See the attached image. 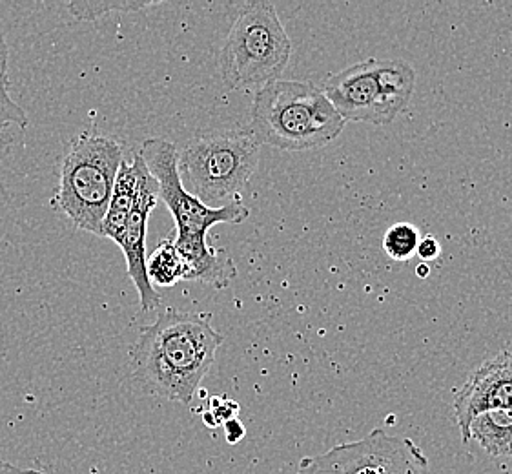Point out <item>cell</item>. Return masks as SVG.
I'll return each instance as SVG.
<instances>
[{"label":"cell","mask_w":512,"mask_h":474,"mask_svg":"<svg viewBox=\"0 0 512 474\" xmlns=\"http://www.w3.org/2000/svg\"><path fill=\"white\" fill-rule=\"evenodd\" d=\"M420 239V230L414 225L396 223L385 232L383 250L392 261H409L416 254Z\"/></svg>","instance_id":"16"},{"label":"cell","mask_w":512,"mask_h":474,"mask_svg":"<svg viewBox=\"0 0 512 474\" xmlns=\"http://www.w3.org/2000/svg\"><path fill=\"white\" fill-rule=\"evenodd\" d=\"M159 2H86V0H75L68 2V10L72 11L77 21H97L110 11H143L148 8H155Z\"/></svg>","instance_id":"17"},{"label":"cell","mask_w":512,"mask_h":474,"mask_svg":"<svg viewBox=\"0 0 512 474\" xmlns=\"http://www.w3.org/2000/svg\"><path fill=\"white\" fill-rule=\"evenodd\" d=\"M292 55V41L268 0L246 2L219 52V72L228 90L259 92L276 83Z\"/></svg>","instance_id":"4"},{"label":"cell","mask_w":512,"mask_h":474,"mask_svg":"<svg viewBox=\"0 0 512 474\" xmlns=\"http://www.w3.org/2000/svg\"><path fill=\"white\" fill-rule=\"evenodd\" d=\"M175 250L185 259V281H199L225 290L237 278L234 259L226 248L210 247L206 237H174Z\"/></svg>","instance_id":"11"},{"label":"cell","mask_w":512,"mask_h":474,"mask_svg":"<svg viewBox=\"0 0 512 474\" xmlns=\"http://www.w3.org/2000/svg\"><path fill=\"white\" fill-rule=\"evenodd\" d=\"M223 341L210 312L166 307L139 330L130 354L135 378L157 396L190 405Z\"/></svg>","instance_id":"1"},{"label":"cell","mask_w":512,"mask_h":474,"mask_svg":"<svg viewBox=\"0 0 512 474\" xmlns=\"http://www.w3.org/2000/svg\"><path fill=\"white\" fill-rule=\"evenodd\" d=\"M297 474H436L420 445L407 436L374 429L356 442L307 456Z\"/></svg>","instance_id":"7"},{"label":"cell","mask_w":512,"mask_h":474,"mask_svg":"<svg viewBox=\"0 0 512 474\" xmlns=\"http://www.w3.org/2000/svg\"><path fill=\"white\" fill-rule=\"evenodd\" d=\"M201 418H203V423H205L206 427L208 429H217L221 423H219V420L216 418V414L212 413V411H203V414H201Z\"/></svg>","instance_id":"22"},{"label":"cell","mask_w":512,"mask_h":474,"mask_svg":"<svg viewBox=\"0 0 512 474\" xmlns=\"http://www.w3.org/2000/svg\"><path fill=\"white\" fill-rule=\"evenodd\" d=\"M416 274L420 276V278H427L429 274H431V268L427 263H421L420 267L416 268Z\"/></svg>","instance_id":"25"},{"label":"cell","mask_w":512,"mask_h":474,"mask_svg":"<svg viewBox=\"0 0 512 474\" xmlns=\"http://www.w3.org/2000/svg\"><path fill=\"white\" fill-rule=\"evenodd\" d=\"M157 183L150 176L148 168H144L143 176L139 181V190L135 197L134 207L126 217L123 236L119 247L123 250L128 276L134 281L135 289L141 299V310L152 312L161 307V296L155 292L146 274V232H148V217L157 207Z\"/></svg>","instance_id":"10"},{"label":"cell","mask_w":512,"mask_h":474,"mask_svg":"<svg viewBox=\"0 0 512 474\" xmlns=\"http://www.w3.org/2000/svg\"><path fill=\"white\" fill-rule=\"evenodd\" d=\"M239 413H241L239 403L234 402V400H228V398H225L223 403H221V407H219L217 411H214V414H216V418L219 420L221 425H223V423L230 422V420H236V418H239Z\"/></svg>","instance_id":"19"},{"label":"cell","mask_w":512,"mask_h":474,"mask_svg":"<svg viewBox=\"0 0 512 474\" xmlns=\"http://www.w3.org/2000/svg\"><path fill=\"white\" fill-rule=\"evenodd\" d=\"M223 400H225V396H217V394H214V396H210L208 398V411H217L219 407H221V403H223Z\"/></svg>","instance_id":"23"},{"label":"cell","mask_w":512,"mask_h":474,"mask_svg":"<svg viewBox=\"0 0 512 474\" xmlns=\"http://www.w3.org/2000/svg\"><path fill=\"white\" fill-rule=\"evenodd\" d=\"M476 442L494 458L512 456V411L480 413L469 425V444Z\"/></svg>","instance_id":"13"},{"label":"cell","mask_w":512,"mask_h":474,"mask_svg":"<svg viewBox=\"0 0 512 474\" xmlns=\"http://www.w3.org/2000/svg\"><path fill=\"white\" fill-rule=\"evenodd\" d=\"M512 411V352H498L472 372L454 392L452 413L458 423L461 442L469 445V425L485 411Z\"/></svg>","instance_id":"9"},{"label":"cell","mask_w":512,"mask_h":474,"mask_svg":"<svg viewBox=\"0 0 512 474\" xmlns=\"http://www.w3.org/2000/svg\"><path fill=\"white\" fill-rule=\"evenodd\" d=\"M144 168L146 165H144L143 157L139 155V152H135L132 159L124 157L123 165L119 168V174H117L115 185H113L110 207H108L103 221V237L112 239L115 245L121 243L124 223H126V217L130 214V210L134 207Z\"/></svg>","instance_id":"12"},{"label":"cell","mask_w":512,"mask_h":474,"mask_svg":"<svg viewBox=\"0 0 512 474\" xmlns=\"http://www.w3.org/2000/svg\"><path fill=\"white\" fill-rule=\"evenodd\" d=\"M139 155L157 183V197L175 219V237H206L221 223H243L250 216L243 199L237 197L225 207L212 208L188 194L177 168V148L163 139L144 141Z\"/></svg>","instance_id":"8"},{"label":"cell","mask_w":512,"mask_h":474,"mask_svg":"<svg viewBox=\"0 0 512 474\" xmlns=\"http://www.w3.org/2000/svg\"><path fill=\"white\" fill-rule=\"evenodd\" d=\"M416 72L401 59H365L328 75L323 93L345 123H394L409 106Z\"/></svg>","instance_id":"6"},{"label":"cell","mask_w":512,"mask_h":474,"mask_svg":"<svg viewBox=\"0 0 512 474\" xmlns=\"http://www.w3.org/2000/svg\"><path fill=\"white\" fill-rule=\"evenodd\" d=\"M146 274L157 287H174L175 283L185 281V261L177 254L174 239H161L152 256L146 258Z\"/></svg>","instance_id":"14"},{"label":"cell","mask_w":512,"mask_h":474,"mask_svg":"<svg viewBox=\"0 0 512 474\" xmlns=\"http://www.w3.org/2000/svg\"><path fill=\"white\" fill-rule=\"evenodd\" d=\"M124 157V146L112 137L82 132L62 157L52 207L79 230L103 237L104 216Z\"/></svg>","instance_id":"3"},{"label":"cell","mask_w":512,"mask_h":474,"mask_svg":"<svg viewBox=\"0 0 512 474\" xmlns=\"http://www.w3.org/2000/svg\"><path fill=\"white\" fill-rule=\"evenodd\" d=\"M8 61H10L8 42H6V37L0 33V139H2L4 128H8L11 124L26 128L30 123L26 112L11 99Z\"/></svg>","instance_id":"15"},{"label":"cell","mask_w":512,"mask_h":474,"mask_svg":"<svg viewBox=\"0 0 512 474\" xmlns=\"http://www.w3.org/2000/svg\"><path fill=\"white\" fill-rule=\"evenodd\" d=\"M345 124L316 84L279 79L256 92L246 128L259 146L307 152L332 143Z\"/></svg>","instance_id":"2"},{"label":"cell","mask_w":512,"mask_h":474,"mask_svg":"<svg viewBox=\"0 0 512 474\" xmlns=\"http://www.w3.org/2000/svg\"><path fill=\"white\" fill-rule=\"evenodd\" d=\"M259 150L248 128L197 135L177 150V168L186 192L212 208L241 197L256 172Z\"/></svg>","instance_id":"5"},{"label":"cell","mask_w":512,"mask_h":474,"mask_svg":"<svg viewBox=\"0 0 512 474\" xmlns=\"http://www.w3.org/2000/svg\"><path fill=\"white\" fill-rule=\"evenodd\" d=\"M8 154H10V143L2 137V139H0V161Z\"/></svg>","instance_id":"24"},{"label":"cell","mask_w":512,"mask_h":474,"mask_svg":"<svg viewBox=\"0 0 512 474\" xmlns=\"http://www.w3.org/2000/svg\"><path fill=\"white\" fill-rule=\"evenodd\" d=\"M223 427H225V436L228 445H237L245 438L246 427L241 423L239 418L223 423Z\"/></svg>","instance_id":"20"},{"label":"cell","mask_w":512,"mask_h":474,"mask_svg":"<svg viewBox=\"0 0 512 474\" xmlns=\"http://www.w3.org/2000/svg\"><path fill=\"white\" fill-rule=\"evenodd\" d=\"M440 252V243H438L436 237L432 236L421 237L418 248H416V256H418L421 261H432V259H436L440 256Z\"/></svg>","instance_id":"18"},{"label":"cell","mask_w":512,"mask_h":474,"mask_svg":"<svg viewBox=\"0 0 512 474\" xmlns=\"http://www.w3.org/2000/svg\"><path fill=\"white\" fill-rule=\"evenodd\" d=\"M0 474H44L39 469H24L19 465L10 464L6 460H0Z\"/></svg>","instance_id":"21"}]
</instances>
